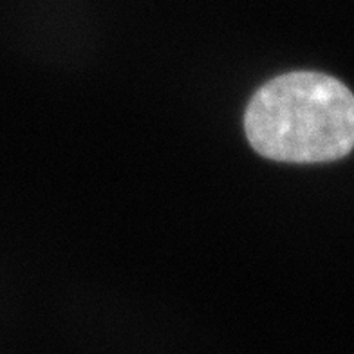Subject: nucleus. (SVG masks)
<instances>
[{
	"label": "nucleus",
	"mask_w": 354,
	"mask_h": 354,
	"mask_svg": "<svg viewBox=\"0 0 354 354\" xmlns=\"http://www.w3.org/2000/svg\"><path fill=\"white\" fill-rule=\"evenodd\" d=\"M257 154L280 163H327L351 154L354 98L329 75L295 71L262 85L244 112Z\"/></svg>",
	"instance_id": "nucleus-1"
}]
</instances>
